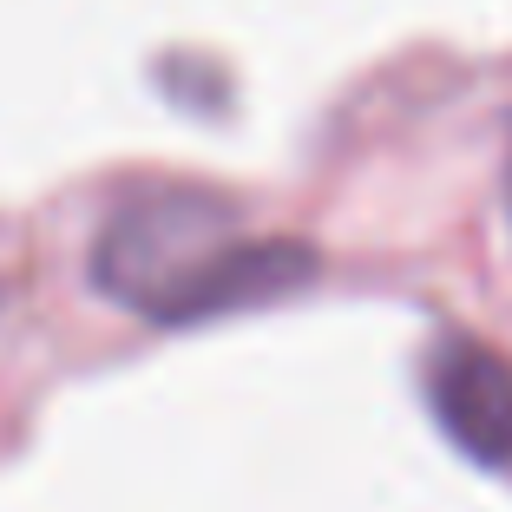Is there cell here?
<instances>
[{"mask_svg":"<svg viewBox=\"0 0 512 512\" xmlns=\"http://www.w3.org/2000/svg\"><path fill=\"white\" fill-rule=\"evenodd\" d=\"M316 256L302 243L243 237L237 211L197 184H151L106 217L92 243V276L119 302L158 322L211 316L230 302H256L302 283Z\"/></svg>","mask_w":512,"mask_h":512,"instance_id":"6da1fadb","label":"cell"},{"mask_svg":"<svg viewBox=\"0 0 512 512\" xmlns=\"http://www.w3.org/2000/svg\"><path fill=\"white\" fill-rule=\"evenodd\" d=\"M427 394L467 453L512 460V368L486 342H440L427 362Z\"/></svg>","mask_w":512,"mask_h":512,"instance_id":"7a4b0ae2","label":"cell"}]
</instances>
